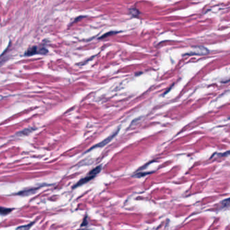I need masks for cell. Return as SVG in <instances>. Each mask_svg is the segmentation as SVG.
Wrapping results in <instances>:
<instances>
[{"mask_svg": "<svg viewBox=\"0 0 230 230\" xmlns=\"http://www.w3.org/2000/svg\"><path fill=\"white\" fill-rule=\"evenodd\" d=\"M101 168H102V166H101V165H99V166H98L94 169H93L92 171H90L89 172V174H88L85 178H84L83 179L80 180L79 182H78V183L75 186H74V188H77L79 186H80L81 185L85 184V183H86V182H89L90 180H92L93 178L95 177L96 175L101 171Z\"/></svg>", "mask_w": 230, "mask_h": 230, "instance_id": "6da1fadb", "label": "cell"}, {"mask_svg": "<svg viewBox=\"0 0 230 230\" xmlns=\"http://www.w3.org/2000/svg\"><path fill=\"white\" fill-rule=\"evenodd\" d=\"M48 52V51L45 49V48H41V49H37V47H33L30 48L27 52L25 53V56H30L35 55L36 53H40V54H45Z\"/></svg>", "mask_w": 230, "mask_h": 230, "instance_id": "7a4b0ae2", "label": "cell"}, {"mask_svg": "<svg viewBox=\"0 0 230 230\" xmlns=\"http://www.w3.org/2000/svg\"><path fill=\"white\" fill-rule=\"evenodd\" d=\"M119 129H117L116 132H115L113 133V134H111V136H109V137H108V138H106V139H105L104 140H103L102 142H101V143H99V144H96V145H94V146L93 147H92V148H90V149L89 150V151H90V150H92V149H93V148H97V147H104L105 146V145H106L108 143H109V142L111 140H112V138H114L115 136H116V135H117V132H119Z\"/></svg>", "mask_w": 230, "mask_h": 230, "instance_id": "3957f363", "label": "cell"}, {"mask_svg": "<svg viewBox=\"0 0 230 230\" xmlns=\"http://www.w3.org/2000/svg\"><path fill=\"white\" fill-rule=\"evenodd\" d=\"M37 190V188H35V189H30V190H26V191H22L21 192H20V193L18 194H20V195H22V196H26V195H30L31 194L33 193H35V192H36Z\"/></svg>", "mask_w": 230, "mask_h": 230, "instance_id": "277c9868", "label": "cell"}, {"mask_svg": "<svg viewBox=\"0 0 230 230\" xmlns=\"http://www.w3.org/2000/svg\"><path fill=\"white\" fill-rule=\"evenodd\" d=\"M33 225V223H30V224L27 225H23V226H20V227H18L16 229V230H29L30 227Z\"/></svg>", "mask_w": 230, "mask_h": 230, "instance_id": "5b68a950", "label": "cell"}, {"mask_svg": "<svg viewBox=\"0 0 230 230\" xmlns=\"http://www.w3.org/2000/svg\"><path fill=\"white\" fill-rule=\"evenodd\" d=\"M12 211V209H8V208H3V207H2L1 208V214L2 215H7L10 212H11Z\"/></svg>", "mask_w": 230, "mask_h": 230, "instance_id": "8992f818", "label": "cell"}, {"mask_svg": "<svg viewBox=\"0 0 230 230\" xmlns=\"http://www.w3.org/2000/svg\"><path fill=\"white\" fill-rule=\"evenodd\" d=\"M114 33H116V32H110V33H107V34H105V35H104L103 36H101V39H103V38H105V37L106 36H109V35H112V34H114Z\"/></svg>", "mask_w": 230, "mask_h": 230, "instance_id": "52a82bcc", "label": "cell"}, {"mask_svg": "<svg viewBox=\"0 0 230 230\" xmlns=\"http://www.w3.org/2000/svg\"><path fill=\"white\" fill-rule=\"evenodd\" d=\"M79 230H84V229H79Z\"/></svg>", "mask_w": 230, "mask_h": 230, "instance_id": "ba28073f", "label": "cell"}]
</instances>
